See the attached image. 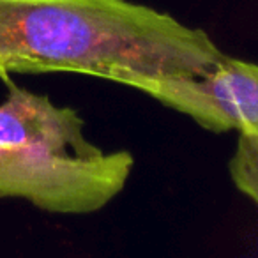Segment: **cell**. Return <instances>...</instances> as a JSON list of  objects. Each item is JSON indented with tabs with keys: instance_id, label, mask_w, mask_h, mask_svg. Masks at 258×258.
<instances>
[{
	"instance_id": "6da1fadb",
	"label": "cell",
	"mask_w": 258,
	"mask_h": 258,
	"mask_svg": "<svg viewBox=\"0 0 258 258\" xmlns=\"http://www.w3.org/2000/svg\"><path fill=\"white\" fill-rule=\"evenodd\" d=\"M225 53L205 30L133 0H0V80L96 76L144 92L204 76Z\"/></svg>"
},
{
	"instance_id": "7a4b0ae2",
	"label": "cell",
	"mask_w": 258,
	"mask_h": 258,
	"mask_svg": "<svg viewBox=\"0 0 258 258\" xmlns=\"http://www.w3.org/2000/svg\"><path fill=\"white\" fill-rule=\"evenodd\" d=\"M133 168L129 151L83 163L0 145V198H22L53 214H92L122 193Z\"/></svg>"
},
{
	"instance_id": "3957f363",
	"label": "cell",
	"mask_w": 258,
	"mask_h": 258,
	"mask_svg": "<svg viewBox=\"0 0 258 258\" xmlns=\"http://www.w3.org/2000/svg\"><path fill=\"white\" fill-rule=\"evenodd\" d=\"M144 94L211 133L258 137V64L223 57L207 75L152 82Z\"/></svg>"
},
{
	"instance_id": "277c9868",
	"label": "cell",
	"mask_w": 258,
	"mask_h": 258,
	"mask_svg": "<svg viewBox=\"0 0 258 258\" xmlns=\"http://www.w3.org/2000/svg\"><path fill=\"white\" fill-rule=\"evenodd\" d=\"M8 97L0 104V145L30 149L55 158L99 163L111 158L85 137V122L71 106H58L48 96L34 94L8 82Z\"/></svg>"
},
{
	"instance_id": "5b68a950",
	"label": "cell",
	"mask_w": 258,
	"mask_h": 258,
	"mask_svg": "<svg viewBox=\"0 0 258 258\" xmlns=\"http://www.w3.org/2000/svg\"><path fill=\"white\" fill-rule=\"evenodd\" d=\"M233 186L258 207V137L237 133V147L228 161Z\"/></svg>"
}]
</instances>
